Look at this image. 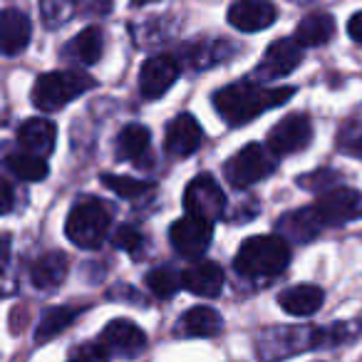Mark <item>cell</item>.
<instances>
[{
    "mask_svg": "<svg viewBox=\"0 0 362 362\" xmlns=\"http://www.w3.org/2000/svg\"><path fill=\"white\" fill-rule=\"evenodd\" d=\"M300 62H303V45L296 37H283V40H276L266 50L261 67H258V77L261 80H281V77L291 75Z\"/></svg>",
    "mask_w": 362,
    "mask_h": 362,
    "instance_id": "cell-10",
    "label": "cell"
},
{
    "mask_svg": "<svg viewBox=\"0 0 362 362\" xmlns=\"http://www.w3.org/2000/svg\"><path fill=\"white\" fill-rule=\"evenodd\" d=\"M80 8L92 16H102L112 8V0H80Z\"/></svg>",
    "mask_w": 362,
    "mask_h": 362,
    "instance_id": "cell-32",
    "label": "cell"
},
{
    "mask_svg": "<svg viewBox=\"0 0 362 362\" xmlns=\"http://www.w3.org/2000/svg\"><path fill=\"white\" fill-rule=\"evenodd\" d=\"M273 169H276V154L268 146L251 141V144H246L241 151H236L226 161L223 176H226V181L231 187L246 189L258 184V181H263L266 176H271Z\"/></svg>",
    "mask_w": 362,
    "mask_h": 362,
    "instance_id": "cell-5",
    "label": "cell"
},
{
    "mask_svg": "<svg viewBox=\"0 0 362 362\" xmlns=\"http://www.w3.org/2000/svg\"><path fill=\"white\" fill-rule=\"evenodd\" d=\"M100 345L107 352H119V355H136L144 350L146 345V332L132 320H112L100 335Z\"/></svg>",
    "mask_w": 362,
    "mask_h": 362,
    "instance_id": "cell-14",
    "label": "cell"
},
{
    "mask_svg": "<svg viewBox=\"0 0 362 362\" xmlns=\"http://www.w3.org/2000/svg\"><path fill=\"white\" fill-rule=\"evenodd\" d=\"M211 236H214V223L197 216H189V214L181 216L179 221H174L169 228V238L174 251L187 258L202 256L211 246Z\"/></svg>",
    "mask_w": 362,
    "mask_h": 362,
    "instance_id": "cell-8",
    "label": "cell"
},
{
    "mask_svg": "<svg viewBox=\"0 0 362 362\" xmlns=\"http://www.w3.org/2000/svg\"><path fill=\"white\" fill-rule=\"evenodd\" d=\"M97 82L85 72L75 70H57V72H45L35 80L33 85V105L42 112H57L72 102L75 97H80L82 92L92 90Z\"/></svg>",
    "mask_w": 362,
    "mask_h": 362,
    "instance_id": "cell-4",
    "label": "cell"
},
{
    "mask_svg": "<svg viewBox=\"0 0 362 362\" xmlns=\"http://www.w3.org/2000/svg\"><path fill=\"white\" fill-rule=\"evenodd\" d=\"M313 139V124L308 115H288L268 132L266 146L276 156H288L305 149Z\"/></svg>",
    "mask_w": 362,
    "mask_h": 362,
    "instance_id": "cell-7",
    "label": "cell"
},
{
    "mask_svg": "<svg viewBox=\"0 0 362 362\" xmlns=\"http://www.w3.org/2000/svg\"><path fill=\"white\" fill-rule=\"evenodd\" d=\"M181 288L192 296L216 298L223 291V271L211 261H199L181 273Z\"/></svg>",
    "mask_w": 362,
    "mask_h": 362,
    "instance_id": "cell-15",
    "label": "cell"
},
{
    "mask_svg": "<svg viewBox=\"0 0 362 362\" xmlns=\"http://www.w3.org/2000/svg\"><path fill=\"white\" fill-rule=\"evenodd\" d=\"M102 181L110 192H115L122 199H141L146 194H151L154 184L151 181L132 179V176H115V174H102Z\"/></svg>",
    "mask_w": 362,
    "mask_h": 362,
    "instance_id": "cell-27",
    "label": "cell"
},
{
    "mask_svg": "<svg viewBox=\"0 0 362 362\" xmlns=\"http://www.w3.org/2000/svg\"><path fill=\"white\" fill-rule=\"evenodd\" d=\"M67 271H70V258L62 251H50L42 253L30 266V281L40 291H50V288H57L65 281Z\"/></svg>",
    "mask_w": 362,
    "mask_h": 362,
    "instance_id": "cell-18",
    "label": "cell"
},
{
    "mask_svg": "<svg viewBox=\"0 0 362 362\" xmlns=\"http://www.w3.org/2000/svg\"><path fill=\"white\" fill-rule=\"evenodd\" d=\"M362 194L355 189H332L317 199L315 214L320 216L322 226H342L360 214Z\"/></svg>",
    "mask_w": 362,
    "mask_h": 362,
    "instance_id": "cell-9",
    "label": "cell"
},
{
    "mask_svg": "<svg viewBox=\"0 0 362 362\" xmlns=\"http://www.w3.org/2000/svg\"><path fill=\"white\" fill-rule=\"evenodd\" d=\"M202 139H204V132H202V127H199V122L194 119L192 115L184 112V115L174 117V119L169 122V127H166L164 149H166V154L184 159V156H192L194 151L202 146Z\"/></svg>",
    "mask_w": 362,
    "mask_h": 362,
    "instance_id": "cell-12",
    "label": "cell"
},
{
    "mask_svg": "<svg viewBox=\"0 0 362 362\" xmlns=\"http://www.w3.org/2000/svg\"><path fill=\"white\" fill-rule=\"evenodd\" d=\"M176 77H179V62L171 55L149 57L139 72V90L146 100H156L164 92H169V87L176 82Z\"/></svg>",
    "mask_w": 362,
    "mask_h": 362,
    "instance_id": "cell-11",
    "label": "cell"
},
{
    "mask_svg": "<svg viewBox=\"0 0 362 362\" xmlns=\"http://www.w3.org/2000/svg\"><path fill=\"white\" fill-rule=\"evenodd\" d=\"M293 87H263L256 82H233L214 95V107L231 127L248 124L258 115L281 107L293 97Z\"/></svg>",
    "mask_w": 362,
    "mask_h": 362,
    "instance_id": "cell-1",
    "label": "cell"
},
{
    "mask_svg": "<svg viewBox=\"0 0 362 362\" xmlns=\"http://www.w3.org/2000/svg\"><path fill=\"white\" fill-rule=\"evenodd\" d=\"M337 179H340V174H335V171H327V169H320V171H313V174L300 176V179H298V184H300L305 192H325V189H330Z\"/></svg>",
    "mask_w": 362,
    "mask_h": 362,
    "instance_id": "cell-30",
    "label": "cell"
},
{
    "mask_svg": "<svg viewBox=\"0 0 362 362\" xmlns=\"http://www.w3.org/2000/svg\"><path fill=\"white\" fill-rule=\"evenodd\" d=\"M8 169L23 181H42L47 176V161L42 156L28 154V151H18V154H8L6 159Z\"/></svg>",
    "mask_w": 362,
    "mask_h": 362,
    "instance_id": "cell-25",
    "label": "cell"
},
{
    "mask_svg": "<svg viewBox=\"0 0 362 362\" xmlns=\"http://www.w3.org/2000/svg\"><path fill=\"white\" fill-rule=\"evenodd\" d=\"M337 149L362 159V119H352L337 134Z\"/></svg>",
    "mask_w": 362,
    "mask_h": 362,
    "instance_id": "cell-29",
    "label": "cell"
},
{
    "mask_svg": "<svg viewBox=\"0 0 362 362\" xmlns=\"http://www.w3.org/2000/svg\"><path fill=\"white\" fill-rule=\"evenodd\" d=\"M0 187H3V214H11V209H13V187H11V181H3Z\"/></svg>",
    "mask_w": 362,
    "mask_h": 362,
    "instance_id": "cell-35",
    "label": "cell"
},
{
    "mask_svg": "<svg viewBox=\"0 0 362 362\" xmlns=\"http://www.w3.org/2000/svg\"><path fill=\"white\" fill-rule=\"evenodd\" d=\"M149 146H151V134L141 124H127L119 132V136H117V154L122 159L134 161V164H139L149 154Z\"/></svg>",
    "mask_w": 362,
    "mask_h": 362,
    "instance_id": "cell-22",
    "label": "cell"
},
{
    "mask_svg": "<svg viewBox=\"0 0 362 362\" xmlns=\"http://www.w3.org/2000/svg\"><path fill=\"white\" fill-rule=\"evenodd\" d=\"M335 33V21L327 13H310L305 16L296 28V40L303 47H315V45H325L327 40Z\"/></svg>",
    "mask_w": 362,
    "mask_h": 362,
    "instance_id": "cell-20",
    "label": "cell"
},
{
    "mask_svg": "<svg viewBox=\"0 0 362 362\" xmlns=\"http://www.w3.org/2000/svg\"><path fill=\"white\" fill-rule=\"evenodd\" d=\"M102 40H105V37H102V30L87 28V30H82L80 35H75L70 40L67 55H70L72 60L82 62V65H95V62H100L102 50H105V42Z\"/></svg>",
    "mask_w": 362,
    "mask_h": 362,
    "instance_id": "cell-24",
    "label": "cell"
},
{
    "mask_svg": "<svg viewBox=\"0 0 362 362\" xmlns=\"http://www.w3.org/2000/svg\"><path fill=\"white\" fill-rule=\"evenodd\" d=\"M276 6L271 0H236L228 8V23L241 33L266 30L276 21Z\"/></svg>",
    "mask_w": 362,
    "mask_h": 362,
    "instance_id": "cell-13",
    "label": "cell"
},
{
    "mask_svg": "<svg viewBox=\"0 0 362 362\" xmlns=\"http://www.w3.org/2000/svg\"><path fill=\"white\" fill-rule=\"evenodd\" d=\"M55 124L42 117H33V119H25L18 129V144L23 146V151L28 154H35L45 159L52 149H55Z\"/></svg>",
    "mask_w": 362,
    "mask_h": 362,
    "instance_id": "cell-16",
    "label": "cell"
},
{
    "mask_svg": "<svg viewBox=\"0 0 362 362\" xmlns=\"http://www.w3.org/2000/svg\"><path fill=\"white\" fill-rule=\"evenodd\" d=\"M107 355H110V352H107L105 347H102L100 342H97V352L92 357H87V350H85V355H80L77 360H70V362H105Z\"/></svg>",
    "mask_w": 362,
    "mask_h": 362,
    "instance_id": "cell-34",
    "label": "cell"
},
{
    "mask_svg": "<svg viewBox=\"0 0 362 362\" xmlns=\"http://www.w3.org/2000/svg\"><path fill=\"white\" fill-rule=\"evenodd\" d=\"M110 209L95 197H82L72 206L65 221V233L77 248L95 251L105 243L107 231H110Z\"/></svg>",
    "mask_w": 362,
    "mask_h": 362,
    "instance_id": "cell-3",
    "label": "cell"
},
{
    "mask_svg": "<svg viewBox=\"0 0 362 362\" xmlns=\"http://www.w3.org/2000/svg\"><path fill=\"white\" fill-rule=\"evenodd\" d=\"M322 291L317 286H293L278 296L281 308L293 317H308L322 308Z\"/></svg>",
    "mask_w": 362,
    "mask_h": 362,
    "instance_id": "cell-19",
    "label": "cell"
},
{
    "mask_svg": "<svg viewBox=\"0 0 362 362\" xmlns=\"http://www.w3.org/2000/svg\"><path fill=\"white\" fill-rule=\"evenodd\" d=\"M288 261H291V248L286 238L266 233V236L246 238L238 248L233 266L246 278H266L286 271Z\"/></svg>",
    "mask_w": 362,
    "mask_h": 362,
    "instance_id": "cell-2",
    "label": "cell"
},
{
    "mask_svg": "<svg viewBox=\"0 0 362 362\" xmlns=\"http://www.w3.org/2000/svg\"><path fill=\"white\" fill-rule=\"evenodd\" d=\"M141 243H144V236L132 226H122L115 236V246L127 253H136L141 248Z\"/></svg>",
    "mask_w": 362,
    "mask_h": 362,
    "instance_id": "cell-31",
    "label": "cell"
},
{
    "mask_svg": "<svg viewBox=\"0 0 362 362\" xmlns=\"http://www.w3.org/2000/svg\"><path fill=\"white\" fill-rule=\"evenodd\" d=\"M181 330L192 337H211L221 330V315L209 305H197L184 313V317H181Z\"/></svg>",
    "mask_w": 362,
    "mask_h": 362,
    "instance_id": "cell-23",
    "label": "cell"
},
{
    "mask_svg": "<svg viewBox=\"0 0 362 362\" xmlns=\"http://www.w3.org/2000/svg\"><path fill=\"white\" fill-rule=\"evenodd\" d=\"M281 228L286 236L291 238H298L300 243H308L322 231V221L320 216L315 214V209H300V211H293V214H286L281 218Z\"/></svg>",
    "mask_w": 362,
    "mask_h": 362,
    "instance_id": "cell-21",
    "label": "cell"
},
{
    "mask_svg": "<svg viewBox=\"0 0 362 362\" xmlns=\"http://www.w3.org/2000/svg\"><path fill=\"white\" fill-rule=\"evenodd\" d=\"M146 3H154V0H132V6H146Z\"/></svg>",
    "mask_w": 362,
    "mask_h": 362,
    "instance_id": "cell-36",
    "label": "cell"
},
{
    "mask_svg": "<svg viewBox=\"0 0 362 362\" xmlns=\"http://www.w3.org/2000/svg\"><path fill=\"white\" fill-rule=\"evenodd\" d=\"M144 281H146V288L159 298L174 296L181 286V276H176V273L169 271V268H154V271L146 273Z\"/></svg>",
    "mask_w": 362,
    "mask_h": 362,
    "instance_id": "cell-28",
    "label": "cell"
},
{
    "mask_svg": "<svg viewBox=\"0 0 362 362\" xmlns=\"http://www.w3.org/2000/svg\"><path fill=\"white\" fill-rule=\"evenodd\" d=\"M347 35L355 42H362V13H355L347 23Z\"/></svg>",
    "mask_w": 362,
    "mask_h": 362,
    "instance_id": "cell-33",
    "label": "cell"
},
{
    "mask_svg": "<svg viewBox=\"0 0 362 362\" xmlns=\"http://www.w3.org/2000/svg\"><path fill=\"white\" fill-rule=\"evenodd\" d=\"M75 315L77 313L72 308H50V310L42 315L40 325H37V332H35V340L37 342H47L52 340L55 335H60L62 330L75 322Z\"/></svg>",
    "mask_w": 362,
    "mask_h": 362,
    "instance_id": "cell-26",
    "label": "cell"
},
{
    "mask_svg": "<svg viewBox=\"0 0 362 362\" xmlns=\"http://www.w3.org/2000/svg\"><path fill=\"white\" fill-rule=\"evenodd\" d=\"M184 209L189 216L204 218V221H218L226 211V197L218 181L211 174H199L184 192Z\"/></svg>",
    "mask_w": 362,
    "mask_h": 362,
    "instance_id": "cell-6",
    "label": "cell"
},
{
    "mask_svg": "<svg viewBox=\"0 0 362 362\" xmlns=\"http://www.w3.org/2000/svg\"><path fill=\"white\" fill-rule=\"evenodd\" d=\"M30 21H28L25 13L8 8L0 16V47L6 55H21L30 42Z\"/></svg>",
    "mask_w": 362,
    "mask_h": 362,
    "instance_id": "cell-17",
    "label": "cell"
}]
</instances>
